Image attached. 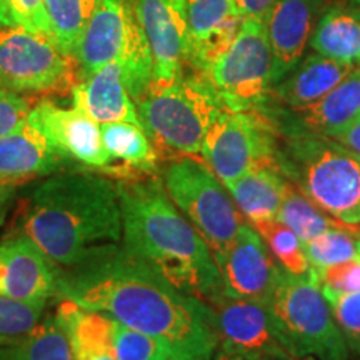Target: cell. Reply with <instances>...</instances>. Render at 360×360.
<instances>
[{
  "label": "cell",
  "instance_id": "6da1fadb",
  "mask_svg": "<svg viewBox=\"0 0 360 360\" xmlns=\"http://www.w3.org/2000/svg\"><path fill=\"white\" fill-rule=\"evenodd\" d=\"M53 297L159 337L172 347L174 360H212L219 347L212 309L122 244L97 247L74 265L57 269Z\"/></svg>",
  "mask_w": 360,
  "mask_h": 360
},
{
  "label": "cell",
  "instance_id": "7a4b0ae2",
  "mask_svg": "<svg viewBox=\"0 0 360 360\" xmlns=\"http://www.w3.org/2000/svg\"><path fill=\"white\" fill-rule=\"evenodd\" d=\"M115 187L125 249L184 294L217 304L225 290L212 250L170 200L160 175L119 180Z\"/></svg>",
  "mask_w": 360,
  "mask_h": 360
},
{
  "label": "cell",
  "instance_id": "3957f363",
  "mask_svg": "<svg viewBox=\"0 0 360 360\" xmlns=\"http://www.w3.org/2000/svg\"><path fill=\"white\" fill-rule=\"evenodd\" d=\"M17 236L29 238L56 269L74 265L97 247L120 244L115 184L94 172L47 175L27 195Z\"/></svg>",
  "mask_w": 360,
  "mask_h": 360
},
{
  "label": "cell",
  "instance_id": "277c9868",
  "mask_svg": "<svg viewBox=\"0 0 360 360\" xmlns=\"http://www.w3.org/2000/svg\"><path fill=\"white\" fill-rule=\"evenodd\" d=\"M276 162L285 179L323 212L360 225V154L327 135H278Z\"/></svg>",
  "mask_w": 360,
  "mask_h": 360
},
{
  "label": "cell",
  "instance_id": "5b68a950",
  "mask_svg": "<svg viewBox=\"0 0 360 360\" xmlns=\"http://www.w3.org/2000/svg\"><path fill=\"white\" fill-rule=\"evenodd\" d=\"M139 119L159 157H197L225 107L204 74L187 69L169 82L150 80L135 101Z\"/></svg>",
  "mask_w": 360,
  "mask_h": 360
},
{
  "label": "cell",
  "instance_id": "8992f818",
  "mask_svg": "<svg viewBox=\"0 0 360 360\" xmlns=\"http://www.w3.org/2000/svg\"><path fill=\"white\" fill-rule=\"evenodd\" d=\"M79 79L117 62L134 102L152 80V53L135 0H96L75 51Z\"/></svg>",
  "mask_w": 360,
  "mask_h": 360
},
{
  "label": "cell",
  "instance_id": "52a82bcc",
  "mask_svg": "<svg viewBox=\"0 0 360 360\" xmlns=\"http://www.w3.org/2000/svg\"><path fill=\"white\" fill-rule=\"evenodd\" d=\"M269 310L290 357L349 360L350 352L330 305L314 278L294 277L281 269Z\"/></svg>",
  "mask_w": 360,
  "mask_h": 360
},
{
  "label": "cell",
  "instance_id": "ba28073f",
  "mask_svg": "<svg viewBox=\"0 0 360 360\" xmlns=\"http://www.w3.org/2000/svg\"><path fill=\"white\" fill-rule=\"evenodd\" d=\"M165 192L212 254L224 250L247 224L225 184L197 157L165 159L160 174Z\"/></svg>",
  "mask_w": 360,
  "mask_h": 360
},
{
  "label": "cell",
  "instance_id": "9c48e42d",
  "mask_svg": "<svg viewBox=\"0 0 360 360\" xmlns=\"http://www.w3.org/2000/svg\"><path fill=\"white\" fill-rule=\"evenodd\" d=\"M204 75L227 110H259L269 102L272 52L264 19L242 20L240 30Z\"/></svg>",
  "mask_w": 360,
  "mask_h": 360
},
{
  "label": "cell",
  "instance_id": "30bf717a",
  "mask_svg": "<svg viewBox=\"0 0 360 360\" xmlns=\"http://www.w3.org/2000/svg\"><path fill=\"white\" fill-rule=\"evenodd\" d=\"M278 134L260 110H220L202 146V160L227 184L276 162Z\"/></svg>",
  "mask_w": 360,
  "mask_h": 360
},
{
  "label": "cell",
  "instance_id": "8fae6325",
  "mask_svg": "<svg viewBox=\"0 0 360 360\" xmlns=\"http://www.w3.org/2000/svg\"><path fill=\"white\" fill-rule=\"evenodd\" d=\"M75 60L47 32L0 24V84L19 94L65 89L74 80ZM74 85V84H72Z\"/></svg>",
  "mask_w": 360,
  "mask_h": 360
},
{
  "label": "cell",
  "instance_id": "7c38bea8",
  "mask_svg": "<svg viewBox=\"0 0 360 360\" xmlns=\"http://www.w3.org/2000/svg\"><path fill=\"white\" fill-rule=\"evenodd\" d=\"M212 309V327L219 347L245 357L289 360L269 305L225 294Z\"/></svg>",
  "mask_w": 360,
  "mask_h": 360
},
{
  "label": "cell",
  "instance_id": "4fadbf2b",
  "mask_svg": "<svg viewBox=\"0 0 360 360\" xmlns=\"http://www.w3.org/2000/svg\"><path fill=\"white\" fill-rule=\"evenodd\" d=\"M225 294L236 299L269 305L281 267L276 264L260 233L245 224L238 236L214 254Z\"/></svg>",
  "mask_w": 360,
  "mask_h": 360
},
{
  "label": "cell",
  "instance_id": "5bb4252c",
  "mask_svg": "<svg viewBox=\"0 0 360 360\" xmlns=\"http://www.w3.org/2000/svg\"><path fill=\"white\" fill-rule=\"evenodd\" d=\"M152 53V80L169 82L187 70L191 39L186 0H135Z\"/></svg>",
  "mask_w": 360,
  "mask_h": 360
},
{
  "label": "cell",
  "instance_id": "9a60e30c",
  "mask_svg": "<svg viewBox=\"0 0 360 360\" xmlns=\"http://www.w3.org/2000/svg\"><path fill=\"white\" fill-rule=\"evenodd\" d=\"M29 117L44 130L67 164L75 162L85 169L109 172L110 159L103 147L101 125L77 107L65 109L52 101H42L29 112Z\"/></svg>",
  "mask_w": 360,
  "mask_h": 360
},
{
  "label": "cell",
  "instance_id": "2e32d148",
  "mask_svg": "<svg viewBox=\"0 0 360 360\" xmlns=\"http://www.w3.org/2000/svg\"><path fill=\"white\" fill-rule=\"evenodd\" d=\"M278 135L317 134L332 137L360 115V64L335 85L327 96L304 109H282L265 103L262 109Z\"/></svg>",
  "mask_w": 360,
  "mask_h": 360
},
{
  "label": "cell",
  "instance_id": "e0dca14e",
  "mask_svg": "<svg viewBox=\"0 0 360 360\" xmlns=\"http://www.w3.org/2000/svg\"><path fill=\"white\" fill-rule=\"evenodd\" d=\"M328 0H278L265 19L272 77L276 85L302 60L312 32Z\"/></svg>",
  "mask_w": 360,
  "mask_h": 360
},
{
  "label": "cell",
  "instance_id": "ac0fdd59",
  "mask_svg": "<svg viewBox=\"0 0 360 360\" xmlns=\"http://www.w3.org/2000/svg\"><path fill=\"white\" fill-rule=\"evenodd\" d=\"M57 269L24 236L0 242V297L51 300L56 295Z\"/></svg>",
  "mask_w": 360,
  "mask_h": 360
},
{
  "label": "cell",
  "instance_id": "d6986e66",
  "mask_svg": "<svg viewBox=\"0 0 360 360\" xmlns=\"http://www.w3.org/2000/svg\"><path fill=\"white\" fill-rule=\"evenodd\" d=\"M188 39L187 69L204 72L236 39L242 25L233 0H186Z\"/></svg>",
  "mask_w": 360,
  "mask_h": 360
},
{
  "label": "cell",
  "instance_id": "ffe728a7",
  "mask_svg": "<svg viewBox=\"0 0 360 360\" xmlns=\"http://www.w3.org/2000/svg\"><path fill=\"white\" fill-rule=\"evenodd\" d=\"M67 160L29 115L19 127L0 139V184L47 177L58 172Z\"/></svg>",
  "mask_w": 360,
  "mask_h": 360
},
{
  "label": "cell",
  "instance_id": "44dd1931",
  "mask_svg": "<svg viewBox=\"0 0 360 360\" xmlns=\"http://www.w3.org/2000/svg\"><path fill=\"white\" fill-rule=\"evenodd\" d=\"M72 105L101 124H141L137 107L124 82L122 69L117 62L103 65L89 77L72 85Z\"/></svg>",
  "mask_w": 360,
  "mask_h": 360
},
{
  "label": "cell",
  "instance_id": "7402d4cb",
  "mask_svg": "<svg viewBox=\"0 0 360 360\" xmlns=\"http://www.w3.org/2000/svg\"><path fill=\"white\" fill-rule=\"evenodd\" d=\"M354 65L332 60L321 53L304 56L302 60L270 87L269 103L282 109H304L327 96L340 82Z\"/></svg>",
  "mask_w": 360,
  "mask_h": 360
},
{
  "label": "cell",
  "instance_id": "603a6c76",
  "mask_svg": "<svg viewBox=\"0 0 360 360\" xmlns=\"http://www.w3.org/2000/svg\"><path fill=\"white\" fill-rule=\"evenodd\" d=\"M103 147L110 159L107 177L132 180L159 175V154L142 125L130 122L101 124Z\"/></svg>",
  "mask_w": 360,
  "mask_h": 360
},
{
  "label": "cell",
  "instance_id": "cb8c5ba5",
  "mask_svg": "<svg viewBox=\"0 0 360 360\" xmlns=\"http://www.w3.org/2000/svg\"><path fill=\"white\" fill-rule=\"evenodd\" d=\"M287 184L289 180L278 169L277 162H270L225 187L245 222L259 227L270 220H277Z\"/></svg>",
  "mask_w": 360,
  "mask_h": 360
},
{
  "label": "cell",
  "instance_id": "d4e9b609",
  "mask_svg": "<svg viewBox=\"0 0 360 360\" xmlns=\"http://www.w3.org/2000/svg\"><path fill=\"white\" fill-rule=\"evenodd\" d=\"M70 344L72 360H117L110 347L109 317L60 300L56 310Z\"/></svg>",
  "mask_w": 360,
  "mask_h": 360
},
{
  "label": "cell",
  "instance_id": "484cf974",
  "mask_svg": "<svg viewBox=\"0 0 360 360\" xmlns=\"http://www.w3.org/2000/svg\"><path fill=\"white\" fill-rule=\"evenodd\" d=\"M310 49L342 64H360V24L347 6L332 4L323 8L315 25Z\"/></svg>",
  "mask_w": 360,
  "mask_h": 360
},
{
  "label": "cell",
  "instance_id": "4316f807",
  "mask_svg": "<svg viewBox=\"0 0 360 360\" xmlns=\"http://www.w3.org/2000/svg\"><path fill=\"white\" fill-rule=\"evenodd\" d=\"M0 360H72L69 339L57 315H45L24 339L0 345Z\"/></svg>",
  "mask_w": 360,
  "mask_h": 360
},
{
  "label": "cell",
  "instance_id": "83f0119b",
  "mask_svg": "<svg viewBox=\"0 0 360 360\" xmlns=\"http://www.w3.org/2000/svg\"><path fill=\"white\" fill-rule=\"evenodd\" d=\"M277 220L290 229L297 237L304 242L312 240L321 233L330 229H355L354 225H347L323 212L319 205L307 199L302 192L289 182L283 195L281 210L277 214Z\"/></svg>",
  "mask_w": 360,
  "mask_h": 360
},
{
  "label": "cell",
  "instance_id": "f1b7e54d",
  "mask_svg": "<svg viewBox=\"0 0 360 360\" xmlns=\"http://www.w3.org/2000/svg\"><path fill=\"white\" fill-rule=\"evenodd\" d=\"M94 6L96 0H45L52 37L62 52L72 58Z\"/></svg>",
  "mask_w": 360,
  "mask_h": 360
},
{
  "label": "cell",
  "instance_id": "f546056e",
  "mask_svg": "<svg viewBox=\"0 0 360 360\" xmlns=\"http://www.w3.org/2000/svg\"><path fill=\"white\" fill-rule=\"evenodd\" d=\"M357 231L359 227L330 229V231L321 233L312 240L304 242L305 254H307L310 267L319 278V285H321V277L328 269L360 257V240L357 238Z\"/></svg>",
  "mask_w": 360,
  "mask_h": 360
},
{
  "label": "cell",
  "instance_id": "4dcf8cb0",
  "mask_svg": "<svg viewBox=\"0 0 360 360\" xmlns=\"http://www.w3.org/2000/svg\"><path fill=\"white\" fill-rule=\"evenodd\" d=\"M254 229L262 236L270 255L283 272L294 277H309L319 282L317 276L310 267L302 240L287 225L278 220H270V222Z\"/></svg>",
  "mask_w": 360,
  "mask_h": 360
},
{
  "label": "cell",
  "instance_id": "1f68e13d",
  "mask_svg": "<svg viewBox=\"0 0 360 360\" xmlns=\"http://www.w3.org/2000/svg\"><path fill=\"white\" fill-rule=\"evenodd\" d=\"M109 337L117 360H174L172 347L167 342L130 328L112 317H109Z\"/></svg>",
  "mask_w": 360,
  "mask_h": 360
},
{
  "label": "cell",
  "instance_id": "d6a6232c",
  "mask_svg": "<svg viewBox=\"0 0 360 360\" xmlns=\"http://www.w3.org/2000/svg\"><path fill=\"white\" fill-rule=\"evenodd\" d=\"M47 300H17L0 297V345L29 335L42 322Z\"/></svg>",
  "mask_w": 360,
  "mask_h": 360
},
{
  "label": "cell",
  "instance_id": "836d02e7",
  "mask_svg": "<svg viewBox=\"0 0 360 360\" xmlns=\"http://www.w3.org/2000/svg\"><path fill=\"white\" fill-rule=\"evenodd\" d=\"M328 305L350 355L360 360V290L332 299Z\"/></svg>",
  "mask_w": 360,
  "mask_h": 360
},
{
  "label": "cell",
  "instance_id": "e575fe53",
  "mask_svg": "<svg viewBox=\"0 0 360 360\" xmlns=\"http://www.w3.org/2000/svg\"><path fill=\"white\" fill-rule=\"evenodd\" d=\"M321 290L327 302L360 290V257L334 265L321 277Z\"/></svg>",
  "mask_w": 360,
  "mask_h": 360
},
{
  "label": "cell",
  "instance_id": "d590c367",
  "mask_svg": "<svg viewBox=\"0 0 360 360\" xmlns=\"http://www.w3.org/2000/svg\"><path fill=\"white\" fill-rule=\"evenodd\" d=\"M4 4L11 13L13 25L24 27L34 32L51 34V22H49L47 8H45V0H4Z\"/></svg>",
  "mask_w": 360,
  "mask_h": 360
},
{
  "label": "cell",
  "instance_id": "8d00e7d4",
  "mask_svg": "<svg viewBox=\"0 0 360 360\" xmlns=\"http://www.w3.org/2000/svg\"><path fill=\"white\" fill-rule=\"evenodd\" d=\"M30 110V103L22 94L0 84V139L19 127Z\"/></svg>",
  "mask_w": 360,
  "mask_h": 360
},
{
  "label": "cell",
  "instance_id": "74e56055",
  "mask_svg": "<svg viewBox=\"0 0 360 360\" xmlns=\"http://www.w3.org/2000/svg\"><path fill=\"white\" fill-rule=\"evenodd\" d=\"M277 2L278 0H233V6H236L237 15L242 19L255 17V19L265 20Z\"/></svg>",
  "mask_w": 360,
  "mask_h": 360
},
{
  "label": "cell",
  "instance_id": "f35d334b",
  "mask_svg": "<svg viewBox=\"0 0 360 360\" xmlns=\"http://www.w3.org/2000/svg\"><path fill=\"white\" fill-rule=\"evenodd\" d=\"M332 139L337 142H340L342 146L349 147L350 150L360 154V115L355 117L352 122L345 125L344 129L339 130V132L332 135Z\"/></svg>",
  "mask_w": 360,
  "mask_h": 360
},
{
  "label": "cell",
  "instance_id": "ab89813d",
  "mask_svg": "<svg viewBox=\"0 0 360 360\" xmlns=\"http://www.w3.org/2000/svg\"><path fill=\"white\" fill-rule=\"evenodd\" d=\"M17 193H19V184H0V225L6 220Z\"/></svg>",
  "mask_w": 360,
  "mask_h": 360
},
{
  "label": "cell",
  "instance_id": "60d3db41",
  "mask_svg": "<svg viewBox=\"0 0 360 360\" xmlns=\"http://www.w3.org/2000/svg\"><path fill=\"white\" fill-rule=\"evenodd\" d=\"M212 360H267V359H254V357H245V355L229 352V350L217 349L215 350V355Z\"/></svg>",
  "mask_w": 360,
  "mask_h": 360
},
{
  "label": "cell",
  "instance_id": "b9f144b4",
  "mask_svg": "<svg viewBox=\"0 0 360 360\" xmlns=\"http://www.w3.org/2000/svg\"><path fill=\"white\" fill-rule=\"evenodd\" d=\"M0 24L4 25H13V20L11 17V13H8L6 4H4V0H0Z\"/></svg>",
  "mask_w": 360,
  "mask_h": 360
},
{
  "label": "cell",
  "instance_id": "7bdbcfd3",
  "mask_svg": "<svg viewBox=\"0 0 360 360\" xmlns=\"http://www.w3.org/2000/svg\"><path fill=\"white\" fill-rule=\"evenodd\" d=\"M347 8L350 11V13L357 19V22L360 24V0H349L347 2Z\"/></svg>",
  "mask_w": 360,
  "mask_h": 360
},
{
  "label": "cell",
  "instance_id": "ee69618b",
  "mask_svg": "<svg viewBox=\"0 0 360 360\" xmlns=\"http://www.w3.org/2000/svg\"><path fill=\"white\" fill-rule=\"evenodd\" d=\"M289 360H317V359L310 357V355H304V357H290Z\"/></svg>",
  "mask_w": 360,
  "mask_h": 360
},
{
  "label": "cell",
  "instance_id": "f6af8a7d",
  "mask_svg": "<svg viewBox=\"0 0 360 360\" xmlns=\"http://www.w3.org/2000/svg\"><path fill=\"white\" fill-rule=\"evenodd\" d=\"M357 238L360 240V225H359V231H357Z\"/></svg>",
  "mask_w": 360,
  "mask_h": 360
}]
</instances>
